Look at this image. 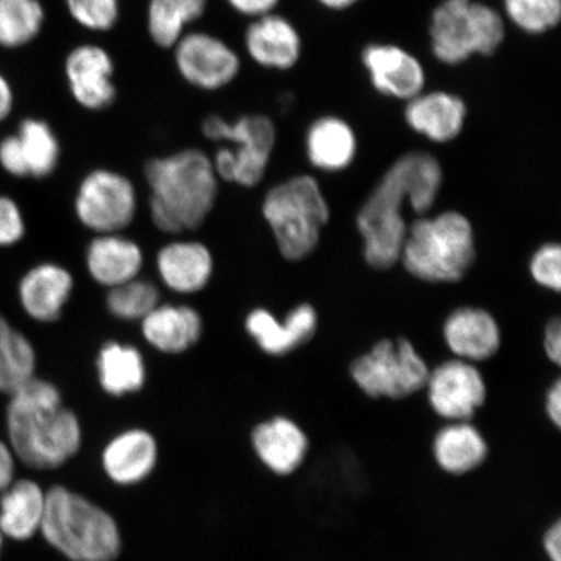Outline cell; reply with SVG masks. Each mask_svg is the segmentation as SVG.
<instances>
[{"mask_svg":"<svg viewBox=\"0 0 561 561\" xmlns=\"http://www.w3.org/2000/svg\"><path fill=\"white\" fill-rule=\"evenodd\" d=\"M25 222L18 203L0 195V245H12L23 240Z\"/></svg>","mask_w":561,"mask_h":561,"instance_id":"d590c367","label":"cell"},{"mask_svg":"<svg viewBox=\"0 0 561 561\" xmlns=\"http://www.w3.org/2000/svg\"><path fill=\"white\" fill-rule=\"evenodd\" d=\"M137 210V188L121 172L96 168L81 180L77 188V220L95 234L121 233L135 221Z\"/></svg>","mask_w":561,"mask_h":561,"instance_id":"30bf717a","label":"cell"},{"mask_svg":"<svg viewBox=\"0 0 561 561\" xmlns=\"http://www.w3.org/2000/svg\"><path fill=\"white\" fill-rule=\"evenodd\" d=\"M5 423L13 454L34 469H55L79 453V417L62 404L58 388L32 378L10 396Z\"/></svg>","mask_w":561,"mask_h":561,"instance_id":"7a4b0ae2","label":"cell"},{"mask_svg":"<svg viewBox=\"0 0 561 561\" xmlns=\"http://www.w3.org/2000/svg\"><path fill=\"white\" fill-rule=\"evenodd\" d=\"M98 381L111 397L133 394L144 388L147 369L142 353L133 345L105 342L96 356Z\"/></svg>","mask_w":561,"mask_h":561,"instance_id":"83f0119b","label":"cell"},{"mask_svg":"<svg viewBox=\"0 0 561 561\" xmlns=\"http://www.w3.org/2000/svg\"><path fill=\"white\" fill-rule=\"evenodd\" d=\"M81 30L103 34L114 31L122 19V0H62Z\"/></svg>","mask_w":561,"mask_h":561,"instance_id":"836d02e7","label":"cell"},{"mask_svg":"<svg viewBox=\"0 0 561 561\" xmlns=\"http://www.w3.org/2000/svg\"><path fill=\"white\" fill-rule=\"evenodd\" d=\"M35 367L32 342L0 313V391L11 396L34 378Z\"/></svg>","mask_w":561,"mask_h":561,"instance_id":"f1b7e54d","label":"cell"},{"mask_svg":"<svg viewBox=\"0 0 561 561\" xmlns=\"http://www.w3.org/2000/svg\"><path fill=\"white\" fill-rule=\"evenodd\" d=\"M229 9L249 20H254L275 12L280 0H224Z\"/></svg>","mask_w":561,"mask_h":561,"instance_id":"f35d334b","label":"cell"},{"mask_svg":"<svg viewBox=\"0 0 561 561\" xmlns=\"http://www.w3.org/2000/svg\"><path fill=\"white\" fill-rule=\"evenodd\" d=\"M430 368L407 340H383L353 363L351 376L370 398L403 399L425 388Z\"/></svg>","mask_w":561,"mask_h":561,"instance_id":"9c48e42d","label":"cell"},{"mask_svg":"<svg viewBox=\"0 0 561 561\" xmlns=\"http://www.w3.org/2000/svg\"><path fill=\"white\" fill-rule=\"evenodd\" d=\"M433 455L442 471L462 476L476 471L486 461L489 446L476 426L468 421H458L436 434Z\"/></svg>","mask_w":561,"mask_h":561,"instance_id":"d4e9b609","label":"cell"},{"mask_svg":"<svg viewBox=\"0 0 561 561\" xmlns=\"http://www.w3.org/2000/svg\"><path fill=\"white\" fill-rule=\"evenodd\" d=\"M45 21L41 0H0V46L15 50L32 44Z\"/></svg>","mask_w":561,"mask_h":561,"instance_id":"4dcf8cb0","label":"cell"},{"mask_svg":"<svg viewBox=\"0 0 561 561\" xmlns=\"http://www.w3.org/2000/svg\"><path fill=\"white\" fill-rule=\"evenodd\" d=\"M46 507V493L31 480L12 482L0 497V531L26 541L41 530Z\"/></svg>","mask_w":561,"mask_h":561,"instance_id":"484cf974","label":"cell"},{"mask_svg":"<svg viewBox=\"0 0 561 561\" xmlns=\"http://www.w3.org/2000/svg\"><path fill=\"white\" fill-rule=\"evenodd\" d=\"M160 305V291L150 280L136 278L112 287L105 297V307L114 318L123 321H142Z\"/></svg>","mask_w":561,"mask_h":561,"instance_id":"1f68e13d","label":"cell"},{"mask_svg":"<svg viewBox=\"0 0 561 561\" xmlns=\"http://www.w3.org/2000/svg\"><path fill=\"white\" fill-rule=\"evenodd\" d=\"M15 104V94L9 80L0 73V123L11 115Z\"/></svg>","mask_w":561,"mask_h":561,"instance_id":"ee69618b","label":"cell"},{"mask_svg":"<svg viewBox=\"0 0 561 561\" xmlns=\"http://www.w3.org/2000/svg\"><path fill=\"white\" fill-rule=\"evenodd\" d=\"M531 277L536 283L559 293L561 289V248L547 243L538 249L530 262Z\"/></svg>","mask_w":561,"mask_h":561,"instance_id":"e575fe53","label":"cell"},{"mask_svg":"<svg viewBox=\"0 0 561 561\" xmlns=\"http://www.w3.org/2000/svg\"><path fill=\"white\" fill-rule=\"evenodd\" d=\"M140 333L159 353L180 355L201 341L203 320L191 306L159 305L140 321Z\"/></svg>","mask_w":561,"mask_h":561,"instance_id":"ffe728a7","label":"cell"},{"mask_svg":"<svg viewBox=\"0 0 561 561\" xmlns=\"http://www.w3.org/2000/svg\"><path fill=\"white\" fill-rule=\"evenodd\" d=\"M440 184L438 160L426 152L405 153L383 174L356 221L364 256L371 268L388 270L401 256L407 233L404 202L409 201L410 207L423 215L436 202Z\"/></svg>","mask_w":561,"mask_h":561,"instance_id":"6da1fadb","label":"cell"},{"mask_svg":"<svg viewBox=\"0 0 561 561\" xmlns=\"http://www.w3.org/2000/svg\"><path fill=\"white\" fill-rule=\"evenodd\" d=\"M545 350L549 359L556 364L561 362V322L553 319L546 328Z\"/></svg>","mask_w":561,"mask_h":561,"instance_id":"ab89813d","label":"cell"},{"mask_svg":"<svg viewBox=\"0 0 561 561\" xmlns=\"http://www.w3.org/2000/svg\"><path fill=\"white\" fill-rule=\"evenodd\" d=\"M252 446L263 465L278 476H289L304 465L308 438L293 420L277 416L263 421L252 432Z\"/></svg>","mask_w":561,"mask_h":561,"instance_id":"44dd1931","label":"cell"},{"mask_svg":"<svg viewBox=\"0 0 561 561\" xmlns=\"http://www.w3.org/2000/svg\"><path fill=\"white\" fill-rule=\"evenodd\" d=\"M243 48L259 67L289 70L300 59L301 38L290 20L273 12L250 20L243 33Z\"/></svg>","mask_w":561,"mask_h":561,"instance_id":"5bb4252c","label":"cell"},{"mask_svg":"<svg viewBox=\"0 0 561 561\" xmlns=\"http://www.w3.org/2000/svg\"><path fill=\"white\" fill-rule=\"evenodd\" d=\"M150 187V216L161 233L179 236L198 229L219 196L213 158L198 149H184L152 158L145 165Z\"/></svg>","mask_w":561,"mask_h":561,"instance_id":"3957f363","label":"cell"},{"mask_svg":"<svg viewBox=\"0 0 561 561\" xmlns=\"http://www.w3.org/2000/svg\"><path fill=\"white\" fill-rule=\"evenodd\" d=\"M3 537L2 531H0V552H2Z\"/></svg>","mask_w":561,"mask_h":561,"instance_id":"bcb514c9","label":"cell"},{"mask_svg":"<svg viewBox=\"0 0 561 561\" xmlns=\"http://www.w3.org/2000/svg\"><path fill=\"white\" fill-rule=\"evenodd\" d=\"M205 138L222 144L213 158L217 178L229 184L254 187L264 179L276 146V126L264 115H243L233 121L208 115L202 123Z\"/></svg>","mask_w":561,"mask_h":561,"instance_id":"52a82bcc","label":"cell"},{"mask_svg":"<svg viewBox=\"0 0 561 561\" xmlns=\"http://www.w3.org/2000/svg\"><path fill=\"white\" fill-rule=\"evenodd\" d=\"M506 37L504 20L491 7L473 0H445L433 12L431 45L445 65H460L473 55L494 54Z\"/></svg>","mask_w":561,"mask_h":561,"instance_id":"ba28073f","label":"cell"},{"mask_svg":"<svg viewBox=\"0 0 561 561\" xmlns=\"http://www.w3.org/2000/svg\"><path fill=\"white\" fill-rule=\"evenodd\" d=\"M444 336L454 355L469 363L490 359L501 347L500 327L480 308H459L448 316Z\"/></svg>","mask_w":561,"mask_h":561,"instance_id":"7402d4cb","label":"cell"},{"mask_svg":"<svg viewBox=\"0 0 561 561\" xmlns=\"http://www.w3.org/2000/svg\"><path fill=\"white\" fill-rule=\"evenodd\" d=\"M144 262L140 245L121 233L96 234L85 254L90 277L108 290L138 278Z\"/></svg>","mask_w":561,"mask_h":561,"instance_id":"d6986e66","label":"cell"},{"mask_svg":"<svg viewBox=\"0 0 561 561\" xmlns=\"http://www.w3.org/2000/svg\"><path fill=\"white\" fill-rule=\"evenodd\" d=\"M543 550L550 561H561V523H553L543 536Z\"/></svg>","mask_w":561,"mask_h":561,"instance_id":"b9f144b4","label":"cell"},{"mask_svg":"<svg viewBox=\"0 0 561 561\" xmlns=\"http://www.w3.org/2000/svg\"><path fill=\"white\" fill-rule=\"evenodd\" d=\"M157 268L168 289L191 296L206 289L214 275L215 262L205 243L173 241L159 250Z\"/></svg>","mask_w":561,"mask_h":561,"instance_id":"ac0fdd59","label":"cell"},{"mask_svg":"<svg viewBox=\"0 0 561 561\" xmlns=\"http://www.w3.org/2000/svg\"><path fill=\"white\" fill-rule=\"evenodd\" d=\"M244 328L259 348L271 356H283L312 339L318 328V313L310 305H300L283 321L264 308L249 312Z\"/></svg>","mask_w":561,"mask_h":561,"instance_id":"2e32d148","label":"cell"},{"mask_svg":"<svg viewBox=\"0 0 561 561\" xmlns=\"http://www.w3.org/2000/svg\"><path fill=\"white\" fill-rule=\"evenodd\" d=\"M466 118V103L446 91H423L409 101L405 108V121L411 128L438 144L459 137Z\"/></svg>","mask_w":561,"mask_h":561,"instance_id":"603a6c76","label":"cell"},{"mask_svg":"<svg viewBox=\"0 0 561 561\" xmlns=\"http://www.w3.org/2000/svg\"><path fill=\"white\" fill-rule=\"evenodd\" d=\"M41 531L70 561H114L122 550L115 518L65 486L47 491Z\"/></svg>","mask_w":561,"mask_h":561,"instance_id":"277c9868","label":"cell"},{"mask_svg":"<svg viewBox=\"0 0 561 561\" xmlns=\"http://www.w3.org/2000/svg\"><path fill=\"white\" fill-rule=\"evenodd\" d=\"M356 147L353 128L339 117H321L307 131L308 160L321 171L345 170L355 159Z\"/></svg>","mask_w":561,"mask_h":561,"instance_id":"4316f807","label":"cell"},{"mask_svg":"<svg viewBox=\"0 0 561 561\" xmlns=\"http://www.w3.org/2000/svg\"><path fill=\"white\" fill-rule=\"evenodd\" d=\"M0 165L13 178H30L16 135L7 137L0 142Z\"/></svg>","mask_w":561,"mask_h":561,"instance_id":"8d00e7d4","label":"cell"},{"mask_svg":"<svg viewBox=\"0 0 561 561\" xmlns=\"http://www.w3.org/2000/svg\"><path fill=\"white\" fill-rule=\"evenodd\" d=\"M30 178L46 179L59 165L60 142L53 126L42 118H25L16 133Z\"/></svg>","mask_w":561,"mask_h":561,"instance_id":"f546056e","label":"cell"},{"mask_svg":"<svg viewBox=\"0 0 561 561\" xmlns=\"http://www.w3.org/2000/svg\"><path fill=\"white\" fill-rule=\"evenodd\" d=\"M319 3L327 7L329 10H346L348 7L354 5L357 0H318Z\"/></svg>","mask_w":561,"mask_h":561,"instance_id":"f6af8a7d","label":"cell"},{"mask_svg":"<svg viewBox=\"0 0 561 561\" xmlns=\"http://www.w3.org/2000/svg\"><path fill=\"white\" fill-rule=\"evenodd\" d=\"M15 476V454L0 439V493L11 485Z\"/></svg>","mask_w":561,"mask_h":561,"instance_id":"60d3db41","label":"cell"},{"mask_svg":"<svg viewBox=\"0 0 561 561\" xmlns=\"http://www.w3.org/2000/svg\"><path fill=\"white\" fill-rule=\"evenodd\" d=\"M173 65L188 87L205 93L227 89L241 75L240 54L208 31H188L172 48Z\"/></svg>","mask_w":561,"mask_h":561,"instance_id":"8fae6325","label":"cell"},{"mask_svg":"<svg viewBox=\"0 0 561 561\" xmlns=\"http://www.w3.org/2000/svg\"><path fill=\"white\" fill-rule=\"evenodd\" d=\"M546 412L551 423L557 427L561 426V382L558 380L547 392Z\"/></svg>","mask_w":561,"mask_h":561,"instance_id":"7bdbcfd3","label":"cell"},{"mask_svg":"<svg viewBox=\"0 0 561 561\" xmlns=\"http://www.w3.org/2000/svg\"><path fill=\"white\" fill-rule=\"evenodd\" d=\"M371 85L383 95L411 101L423 93L425 70L421 62L394 45H371L363 53Z\"/></svg>","mask_w":561,"mask_h":561,"instance_id":"9a60e30c","label":"cell"},{"mask_svg":"<svg viewBox=\"0 0 561 561\" xmlns=\"http://www.w3.org/2000/svg\"><path fill=\"white\" fill-rule=\"evenodd\" d=\"M75 278L65 266L42 263L25 273L19 284L20 305L31 319L55 322L72 297Z\"/></svg>","mask_w":561,"mask_h":561,"instance_id":"e0dca14e","label":"cell"},{"mask_svg":"<svg viewBox=\"0 0 561 561\" xmlns=\"http://www.w3.org/2000/svg\"><path fill=\"white\" fill-rule=\"evenodd\" d=\"M102 460L112 481L123 486L136 485L157 466V440L144 430L123 432L105 446Z\"/></svg>","mask_w":561,"mask_h":561,"instance_id":"cb8c5ba5","label":"cell"},{"mask_svg":"<svg viewBox=\"0 0 561 561\" xmlns=\"http://www.w3.org/2000/svg\"><path fill=\"white\" fill-rule=\"evenodd\" d=\"M425 388L433 411L454 423L472 419L486 399L481 371L460 359L442 363L430 371Z\"/></svg>","mask_w":561,"mask_h":561,"instance_id":"4fadbf2b","label":"cell"},{"mask_svg":"<svg viewBox=\"0 0 561 561\" xmlns=\"http://www.w3.org/2000/svg\"><path fill=\"white\" fill-rule=\"evenodd\" d=\"M262 210L280 255L291 262L311 254L329 220L328 203L311 175H297L272 187Z\"/></svg>","mask_w":561,"mask_h":561,"instance_id":"8992f818","label":"cell"},{"mask_svg":"<svg viewBox=\"0 0 561 561\" xmlns=\"http://www.w3.org/2000/svg\"><path fill=\"white\" fill-rule=\"evenodd\" d=\"M65 77L70 96L89 112H103L117 98L114 56L94 42L77 45L65 60Z\"/></svg>","mask_w":561,"mask_h":561,"instance_id":"7c38bea8","label":"cell"},{"mask_svg":"<svg viewBox=\"0 0 561 561\" xmlns=\"http://www.w3.org/2000/svg\"><path fill=\"white\" fill-rule=\"evenodd\" d=\"M404 268L426 283H456L474 262L471 222L455 210L423 217L407 228L401 256Z\"/></svg>","mask_w":561,"mask_h":561,"instance_id":"5b68a950","label":"cell"},{"mask_svg":"<svg viewBox=\"0 0 561 561\" xmlns=\"http://www.w3.org/2000/svg\"><path fill=\"white\" fill-rule=\"evenodd\" d=\"M504 10L518 30L542 34L560 23L561 0H504Z\"/></svg>","mask_w":561,"mask_h":561,"instance_id":"d6a6232c","label":"cell"},{"mask_svg":"<svg viewBox=\"0 0 561 561\" xmlns=\"http://www.w3.org/2000/svg\"><path fill=\"white\" fill-rule=\"evenodd\" d=\"M163 2L187 30L205 18L209 5V0H163Z\"/></svg>","mask_w":561,"mask_h":561,"instance_id":"74e56055","label":"cell"}]
</instances>
